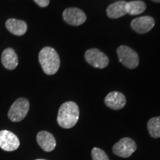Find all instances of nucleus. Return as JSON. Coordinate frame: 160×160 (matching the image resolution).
<instances>
[{
  "mask_svg": "<svg viewBox=\"0 0 160 160\" xmlns=\"http://www.w3.org/2000/svg\"><path fill=\"white\" fill-rule=\"evenodd\" d=\"M79 117L78 105L73 102H66L59 108L57 122L60 127L69 129L75 126Z\"/></svg>",
  "mask_w": 160,
  "mask_h": 160,
  "instance_id": "obj_1",
  "label": "nucleus"
},
{
  "mask_svg": "<svg viewBox=\"0 0 160 160\" xmlns=\"http://www.w3.org/2000/svg\"><path fill=\"white\" fill-rule=\"evenodd\" d=\"M39 63L43 71L48 75L57 73L60 66V59L57 52L51 47H45L39 54Z\"/></svg>",
  "mask_w": 160,
  "mask_h": 160,
  "instance_id": "obj_2",
  "label": "nucleus"
},
{
  "mask_svg": "<svg viewBox=\"0 0 160 160\" xmlns=\"http://www.w3.org/2000/svg\"><path fill=\"white\" fill-rule=\"evenodd\" d=\"M30 103L25 98H19L16 100L8 111V118L13 122H20L24 119L28 113Z\"/></svg>",
  "mask_w": 160,
  "mask_h": 160,
  "instance_id": "obj_3",
  "label": "nucleus"
},
{
  "mask_svg": "<svg viewBox=\"0 0 160 160\" xmlns=\"http://www.w3.org/2000/svg\"><path fill=\"white\" fill-rule=\"evenodd\" d=\"M117 55L120 62L130 69L136 68L139 65V57L136 51L126 45L118 48Z\"/></svg>",
  "mask_w": 160,
  "mask_h": 160,
  "instance_id": "obj_4",
  "label": "nucleus"
},
{
  "mask_svg": "<svg viewBox=\"0 0 160 160\" xmlns=\"http://www.w3.org/2000/svg\"><path fill=\"white\" fill-rule=\"evenodd\" d=\"M137 150L136 142L131 138L125 137L120 139L113 147V152L118 157L128 158Z\"/></svg>",
  "mask_w": 160,
  "mask_h": 160,
  "instance_id": "obj_5",
  "label": "nucleus"
},
{
  "mask_svg": "<svg viewBox=\"0 0 160 160\" xmlns=\"http://www.w3.org/2000/svg\"><path fill=\"white\" fill-rule=\"evenodd\" d=\"M85 58L88 63L97 68H104L109 63L108 57L97 48L88 50L85 52Z\"/></svg>",
  "mask_w": 160,
  "mask_h": 160,
  "instance_id": "obj_6",
  "label": "nucleus"
},
{
  "mask_svg": "<svg viewBox=\"0 0 160 160\" xmlns=\"http://www.w3.org/2000/svg\"><path fill=\"white\" fill-rule=\"evenodd\" d=\"M19 145V140L14 133L7 130L0 131V148L4 151H16Z\"/></svg>",
  "mask_w": 160,
  "mask_h": 160,
  "instance_id": "obj_7",
  "label": "nucleus"
},
{
  "mask_svg": "<svg viewBox=\"0 0 160 160\" xmlns=\"http://www.w3.org/2000/svg\"><path fill=\"white\" fill-rule=\"evenodd\" d=\"M62 17L65 22L73 26L80 25L86 21L85 13L82 10L76 8L65 9L63 12Z\"/></svg>",
  "mask_w": 160,
  "mask_h": 160,
  "instance_id": "obj_8",
  "label": "nucleus"
},
{
  "mask_svg": "<svg viewBox=\"0 0 160 160\" xmlns=\"http://www.w3.org/2000/svg\"><path fill=\"white\" fill-rule=\"evenodd\" d=\"M155 25L153 18L149 16L136 18L131 22V26L133 31L138 33H145L149 32Z\"/></svg>",
  "mask_w": 160,
  "mask_h": 160,
  "instance_id": "obj_9",
  "label": "nucleus"
},
{
  "mask_svg": "<svg viewBox=\"0 0 160 160\" xmlns=\"http://www.w3.org/2000/svg\"><path fill=\"white\" fill-rule=\"evenodd\" d=\"M37 140L40 148L46 152L52 151L57 145L54 137L48 131L39 132L37 136Z\"/></svg>",
  "mask_w": 160,
  "mask_h": 160,
  "instance_id": "obj_10",
  "label": "nucleus"
},
{
  "mask_svg": "<svg viewBox=\"0 0 160 160\" xmlns=\"http://www.w3.org/2000/svg\"><path fill=\"white\" fill-rule=\"evenodd\" d=\"M105 103L110 108L113 110H120L125 107L126 99L122 93L113 91L111 92L106 96Z\"/></svg>",
  "mask_w": 160,
  "mask_h": 160,
  "instance_id": "obj_11",
  "label": "nucleus"
},
{
  "mask_svg": "<svg viewBox=\"0 0 160 160\" xmlns=\"http://www.w3.org/2000/svg\"><path fill=\"white\" fill-rule=\"evenodd\" d=\"M2 63L6 69L13 70L17 67L19 64L17 54L14 50L8 48H6L2 53Z\"/></svg>",
  "mask_w": 160,
  "mask_h": 160,
  "instance_id": "obj_12",
  "label": "nucleus"
},
{
  "mask_svg": "<svg viewBox=\"0 0 160 160\" xmlns=\"http://www.w3.org/2000/svg\"><path fill=\"white\" fill-rule=\"evenodd\" d=\"M6 28L16 36H22L27 31L28 25L25 22L19 19H9L5 22Z\"/></svg>",
  "mask_w": 160,
  "mask_h": 160,
  "instance_id": "obj_13",
  "label": "nucleus"
},
{
  "mask_svg": "<svg viewBox=\"0 0 160 160\" xmlns=\"http://www.w3.org/2000/svg\"><path fill=\"white\" fill-rule=\"evenodd\" d=\"M126 2L119 1L110 5L107 8V15L111 19H117L125 16L126 12Z\"/></svg>",
  "mask_w": 160,
  "mask_h": 160,
  "instance_id": "obj_14",
  "label": "nucleus"
},
{
  "mask_svg": "<svg viewBox=\"0 0 160 160\" xmlns=\"http://www.w3.org/2000/svg\"><path fill=\"white\" fill-rule=\"evenodd\" d=\"M146 9V5L142 1H131L126 3V12L130 15L134 16L143 13Z\"/></svg>",
  "mask_w": 160,
  "mask_h": 160,
  "instance_id": "obj_15",
  "label": "nucleus"
},
{
  "mask_svg": "<svg viewBox=\"0 0 160 160\" xmlns=\"http://www.w3.org/2000/svg\"><path fill=\"white\" fill-rule=\"evenodd\" d=\"M148 130L153 138H160V117H153L149 120Z\"/></svg>",
  "mask_w": 160,
  "mask_h": 160,
  "instance_id": "obj_16",
  "label": "nucleus"
},
{
  "mask_svg": "<svg viewBox=\"0 0 160 160\" xmlns=\"http://www.w3.org/2000/svg\"><path fill=\"white\" fill-rule=\"evenodd\" d=\"M93 160H109V158L103 150L99 148H93L91 151Z\"/></svg>",
  "mask_w": 160,
  "mask_h": 160,
  "instance_id": "obj_17",
  "label": "nucleus"
},
{
  "mask_svg": "<svg viewBox=\"0 0 160 160\" xmlns=\"http://www.w3.org/2000/svg\"><path fill=\"white\" fill-rule=\"evenodd\" d=\"M33 1H34L38 5L42 8L47 7V6L49 5L50 2V0H33Z\"/></svg>",
  "mask_w": 160,
  "mask_h": 160,
  "instance_id": "obj_18",
  "label": "nucleus"
},
{
  "mask_svg": "<svg viewBox=\"0 0 160 160\" xmlns=\"http://www.w3.org/2000/svg\"><path fill=\"white\" fill-rule=\"evenodd\" d=\"M152 1L155 2H160V0H152Z\"/></svg>",
  "mask_w": 160,
  "mask_h": 160,
  "instance_id": "obj_19",
  "label": "nucleus"
},
{
  "mask_svg": "<svg viewBox=\"0 0 160 160\" xmlns=\"http://www.w3.org/2000/svg\"><path fill=\"white\" fill-rule=\"evenodd\" d=\"M35 160H46V159H35Z\"/></svg>",
  "mask_w": 160,
  "mask_h": 160,
  "instance_id": "obj_20",
  "label": "nucleus"
}]
</instances>
